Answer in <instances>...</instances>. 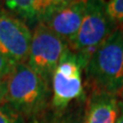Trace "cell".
Returning a JSON list of instances; mask_svg holds the SVG:
<instances>
[{"instance_id": "8", "label": "cell", "mask_w": 123, "mask_h": 123, "mask_svg": "<svg viewBox=\"0 0 123 123\" xmlns=\"http://www.w3.org/2000/svg\"><path fill=\"white\" fill-rule=\"evenodd\" d=\"M67 0H12L5 1L4 6L25 24L35 27L44 24L51 15L65 5Z\"/></svg>"}, {"instance_id": "5", "label": "cell", "mask_w": 123, "mask_h": 123, "mask_svg": "<svg viewBox=\"0 0 123 123\" xmlns=\"http://www.w3.org/2000/svg\"><path fill=\"white\" fill-rule=\"evenodd\" d=\"M83 68L69 47L65 51L51 79V105L56 111H63L83 92Z\"/></svg>"}, {"instance_id": "6", "label": "cell", "mask_w": 123, "mask_h": 123, "mask_svg": "<svg viewBox=\"0 0 123 123\" xmlns=\"http://www.w3.org/2000/svg\"><path fill=\"white\" fill-rule=\"evenodd\" d=\"M31 40L32 32L25 22L0 6V53L13 66L26 63Z\"/></svg>"}, {"instance_id": "11", "label": "cell", "mask_w": 123, "mask_h": 123, "mask_svg": "<svg viewBox=\"0 0 123 123\" xmlns=\"http://www.w3.org/2000/svg\"><path fill=\"white\" fill-rule=\"evenodd\" d=\"M0 123H26V119L4 103L0 105Z\"/></svg>"}, {"instance_id": "16", "label": "cell", "mask_w": 123, "mask_h": 123, "mask_svg": "<svg viewBox=\"0 0 123 123\" xmlns=\"http://www.w3.org/2000/svg\"><path fill=\"white\" fill-rule=\"evenodd\" d=\"M120 94H121V97H122V101H123V88H122V90L120 92Z\"/></svg>"}, {"instance_id": "12", "label": "cell", "mask_w": 123, "mask_h": 123, "mask_svg": "<svg viewBox=\"0 0 123 123\" xmlns=\"http://www.w3.org/2000/svg\"><path fill=\"white\" fill-rule=\"evenodd\" d=\"M12 64H10L1 53H0V78H6L11 72H12L13 68Z\"/></svg>"}, {"instance_id": "3", "label": "cell", "mask_w": 123, "mask_h": 123, "mask_svg": "<svg viewBox=\"0 0 123 123\" xmlns=\"http://www.w3.org/2000/svg\"><path fill=\"white\" fill-rule=\"evenodd\" d=\"M116 30L105 12V1H86V9L76 35L67 43L69 49L78 57L83 70L91 55L107 37Z\"/></svg>"}, {"instance_id": "13", "label": "cell", "mask_w": 123, "mask_h": 123, "mask_svg": "<svg viewBox=\"0 0 123 123\" xmlns=\"http://www.w3.org/2000/svg\"><path fill=\"white\" fill-rule=\"evenodd\" d=\"M6 90H7V77L0 78V105L6 102Z\"/></svg>"}, {"instance_id": "10", "label": "cell", "mask_w": 123, "mask_h": 123, "mask_svg": "<svg viewBox=\"0 0 123 123\" xmlns=\"http://www.w3.org/2000/svg\"><path fill=\"white\" fill-rule=\"evenodd\" d=\"M105 12L115 29L123 26V0L105 1Z\"/></svg>"}, {"instance_id": "7", "label": "cell", "mask_w": 123, "mask_h": 123, "mask_svg": "<svg viewBox=\"0 0 123 123\" xmlns=\"http://www.w3.org/2000/svg\"><path fill=\"white\" fill-rule=\"evenodd\" d=\"M86 9L85 0H67L44 24L68 43L76 35L81 26Z\"/></svg>"}, {"instance_id": "4", "label": "cell", "mask_w": 123, "mask_h": 123, "mask_svg": "<svg viewBox=\"0 0 123 123\" xmlns=\"http://www.w3.org/2000/svg\"><path fill=\"white\" fill-rule=\"evenodd\" d=\"M67 48L66 42L45 24H39L33 28L26 64L45 81L51 84L53 73Z\"/></svg>"}, {"instance_id": "1", "label": "cell", "mask_w": 123, "mask_h": 123, "mask_svg": "<svg viewBox=\"0 0 123 123\" xmlns=\"http://www.w3.org/2000/svg\"><path fill=\"white\" fill-rule=\"evenodd\" d=\"M93 89L118 95L123 88V30H114L95 49L85 67Z\"/></svg>"}, {"instance_id": "14", "label": "cell", "mask_w": 123, "mask_h": 123, "mask_svg": "<svg viewBox=\"0 0 123 123\" xmlns=\"http://www.w3.org/2000/svg\"><path fill=\"white\" fill-rule=\"evenodd\" d=\"M115 123H123V101H119V112Z\"/></svg>"}, {"instance_id": "2", "label": "cell", "mask_w": 123, "mask_h": 123, "mask_svg": "<svg viewBox=\"0 0 123 123\" xmlns=\"http://www.w3.org/2000/svg\"><path fill=\"white\" fill-rule=\"evenodd\" d=\"M50 98V83L26 63L18 64L7 76L6 102L25 119L43 112Z\"/></svg>"}, {"instance_id": "17", "label": "cell", "mask_w": 123, "mask_h": 123, "mask_svg": "<svg viewBox=\"0 0 123 123\" xmlns=\"http://www.w3.org/2000/svg\"><path fill=\"white\" fill-rule=\"evenodd\" d=\"M70 123H83V122H70Z\"/></svg>"}, {"instance_id": "9", "label": "cell", "mask_w": 123, "mask_h": 123, "mask_svg": "<svg viewBox=\"0 0 123 123\" xmlns=\"http://www.w3.org/2000/svg\"><path fill=\"white\" fill-rule=\"evenodd\" d=\"M118 112L117 95L93 89L87 102L83 123H115Z\"/></svg>"}, {"instance_id": "15", "label": "cell", "mask_w": 123, "mask_h": 123, "mask_svg": "<svg viewBox=\"0 0 123 123\" xmlns=\"http://www.w3.org/2000/svg\"><path fill=\"white\" fill-rule=\"evenodd\" d=\"M34 123H48V122H46V121H35V122H34Z\"/></svg>"}]
</instances>
